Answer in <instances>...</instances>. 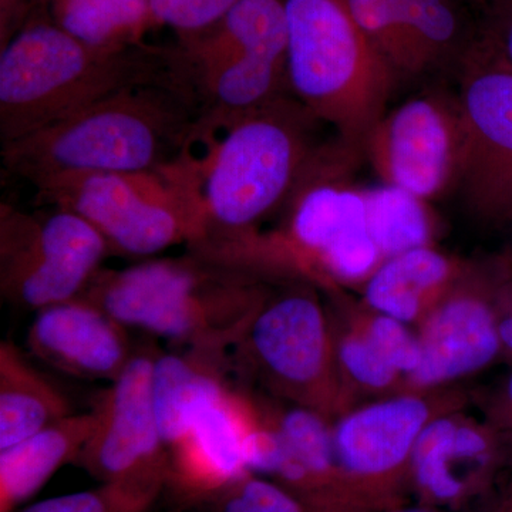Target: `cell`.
I'll return each mask as SVG.
<instances>
[{"instance_id":"obj_17","label":"cell","mask_w":512,"mask_h":512,"mask_svg":"<svg viewBox=\"0 0 512 512\" xmlns=\"http://www.w3.org/2000/svg\"><path fill=\"white\" fill-rule=\"evenodd\" d=\"M396 80L460 62L473 45L460 0H345Z\"/></svg>"},{"instance_id":"obj_20","label":"cell","mask_w":512,"mask_h":512,"mask_svg":"<svg viewBox=\"0 0 512 512\" xmlns=\"http://www.w3.org/2000/svg\"><path fill=\"white\" fill-rule=\"evenodd\" d=\"M470 262L440 251L434 245L390 256L363 282L362 303L417 328L453 291L470 269Z\"/></svg>"},{"instance_id":"obj_12","label":"cell","mask_w":512,"mask_h":512,"mask_svg":"<svg viewBox=\"0 0 512 512\" xmlns=\"http://www.w3.org/2000/svg\"><path fill=\"white\" fill-rule=\"evenodd\" d=\"M259 417L255 393L225 379L198 394L161 429L168 456L165 490L175 505L195 510L251 473L248 448Z\"/></svg>"},{"instance_id":"obj_27","label":"cell","mask_w":512,"mask_h":512,"mask_svg":"<svg viewBox=\"0 0 512 512\" xmlns=\"http://www.w3.org/2000/svg\"><path fill=\"white\" fill-rule=\"evenodd\" d=\"M356 316L376 348L403 376L407 387V382L416 372L421 360L417 330H413V326L407 325L402 320L370 311L363 303L360 305L356 303Z\"/></svg>"},{"instance_id":"obj_32","label":"cell","mask_w":512,"mask_h":512,"mask_svg":"<svg viewBox=\"0 0 512 512\" xmlns=\"http://www.w3.org/2000/svg\"><path fill=\"white\" fill-rule=\"evenodd\" d=\"M485 419L512 440V372L485 403Z\"/></svg>"},{"instance_id":"obj_19","label":"cell","mask_w":512,"mask_h":512,"mask_svg":"<svg viewBox=\"0 0 512 512\" xmlns=\"http://www.w3.org/2000/svg\"><path fill=\"white\" fill-rule=\"evenodd\" d=\"M266 400L276 433L266 477L284 485L309 512H366L340 470L332 421L306 407Z\"/></svg>"},{"instance_id":"obj_30","label":"cell","mask_w":512,"mask_h":512,"mask_svg":"<svg viewBox=\"0 0 512 512\" xmlns=\"http://www.w3.org/2000/svg\"><path fill=\"white\" fill-rule=\"evenodd\" d=\"M478 39L491 56L512 70V0H494L490 26Z\"/></svg>"},{"instance_id":"obj_9","label":"cell","mask_w":512,"mask_h":512,"mask_svg":"<svg viewBox=\"0 0 512 512\" xmlns=\"http://www.w3.org/2000/svg\"><path fill=\"white\" fill-rule=\"evenodd\" d=\"M468 400L457 386L406 390L357 404L332 421L340 470L363 510L406 503L420 434L440 414L467 407Z\"/></svg>"},{"instance_id":"obj_18","label":"cell","mask_w":512,"mask_h":512,"mask_svg":"<svg viewBox=\"0 0 512 512\" xmlns=\"http://www.w3.org/2000/svg\"><path fill=\"white\" fill-rule=\"evenodd\" d=\"M128 328L79 296L36 312L26 336L30 355L83 380L113 382L134 355Z\"/></svg>"},{"instance_id":"obj_5","label":"cell","mask_w":512,"mask_h":512,"mask_svg":"<svg viewBox=\"0 0 512 512\" xmlns=\"http://www.w3.org/2000/svg\"><path fill=\"white\" fill-rule=\"evenodd\" d=\"M289 90L360 157L396 77L345 0H285Z\"/></svg>"},{"instance_id":"obj_33","label":"cell","mask_w":512,"mask_h":512,"mask_svg":"<svg viewBox=\"0 0 512 512\" xmlns=\"http://www.w3.org/2000/svg\"><path fill=\"white\" fill-rule=\"evenodd\" d=\"M47 2L52 3L53 0H0L2 45L28 22L30 9Z\"/></svg>"},{"instance_id":"obj_6","label":"cell","mask_w":512,"mask_h":512,"mask_svg":"<svg viewBox=\"0 0 512 512\" xmlns=\"http://www.w3.org/2000/svg\"><path fill=\"white\" fill-rule=\"evenodd\" d=\"M302 276L274 286L229 349L232 376L333 421L357 406L336 360L328 303Z\"/></svg>"},{"instance_id":"obj_35","label":"cell","mask_w":512,"mask_h":512,"mask_svg":"<svg viewBox=\"0 0 512 512\" xmlns=\"http://www.w3.org/2000/svg\"><path fill=\"white\" fill-rule=\"evenodd\" d=\"M491 512H512V481L508 484L507 490L501 495L500 500Z\"/></svg>"},{"instance_id":"obj_13","label":"cell","mask_w":512,"mask_h":512,"mask_svg":"<svg viewBox=\"0 0 512 512\" xmlns=\"http://www.w3.org/2000/svg\"><path fill=\"white\" fill-rule=\"evenodd\" d=\"M461 67L464 153L457 187L477 220L512 222V70L478 37Z\"/></svg>"},{"instance_id":"obj_24","label":"cell","mask_w":512,"mask_h":512,"mask_svg":"<svg viewBox=\"0 0 512 512\" xmlns=\"http://www.w3.org/2000/svg\"><path fill=\"white\" fill-rule=\"evenodd\" d=\"M52 19L87 45L123 49L141 45L157 28L150 0H53Z\"/></svg>"},{"instance_id":"obj_28","label":"cell","mask_w":512,"mask_h":512,"mask_svg":"<svg viewBox=\"0 0 512 512\" xmlns=\"http://www.w3.org/2000/svg\"><path fill=\"white\" fill-rule=\"evenodd\" d=\"M238 0H150L157 26H168L175 36L191 35L214 25Z\"/></svg>"},{"instance_id":"obj_31","label":"cell","mask_w":512,"mask_h":512,"mask_svg":"<svg viewBox=\"0 0 512 512\" xmlns=\"http://www.w3.org/2000/svg\"><path fill=\"white\" fill-rule=\"evenodd\" d=\"M495 312L503 357L512 363V262L507 255L498 258Z\"/></svg>"},{"instance_id":"obj_4","label":"cell","mask_w":512,"mask_h":512,"mask_svg":"<svg viewBox=\"0 0 512 512\" xmlns=\"http://www.w3.org/2000/svg\"><path fill=\"white\" fill-rule=\"evenodd\" d=\"M188 77L175 45L103 49L29 18L0 52V141L13 143L113 96Z\"/></svg>"},{"instance_id":"obj_1","label":"cell","mask_w":512,"mask_h":512,"mask_svg":"<svg viewBox=\"0 0 512 512\" xmlns=\"http://www.w3.org/2000/svg\"><path fill=\"white\" fill-rule=\"evenodd\" d=\"M202 104L188 77L107 97L13 143L8 173L35 185L63 175L160 173L194 153Z\"/></svg>"},{"instance_id":"obj_37","label":"cell","mask_w":512,"mask_h":512,"mask_svg":"<svg viewBox=\"0 0 512 512\" xmlns=\"http://www.w3.org/2000/svg\"><path fill=\"white\" fill-rule=\"evenodd\" d=\"M473 2H481V0H473Z\"/></svg>"},{"instance_id":"obj_2","label":"cell","mask_w":512,"mask_h":512,"mask_svg":"<svg viewBox=\"0 0 512 512\" xmlns=\"http://www.w3.org/2000/svg\"><path fill=\"white\" fill-rule=\"evenodd\" d=\"M211 247L101 269L84 298L128 329L190 346H231L282 281Z\"/></svg>"},{"instance_id":"obj_26","label":"cell","mask_w":512,"mask_h":512,"mask_svg":"<svg viewBox=\"0 0 512 512\" xmlns=\"http://www.w3.org/2000/svg\"><path fill=\"white\" fill-rule=\"evenodd\" d=\"M197 512H309L272 478L247 473L195 508Z\"/></svg>"},{"instance_id":"obj_36","label":"cell","mask_w":512,"mask_h":512,"mask_svg":"<svg viewBox=\"0 0 512 512\" xmlns=\"http://www.w3.org/2000/svg\"><path fill=\"white\" fill-rule=\"evenodd\" d=\"M507 256H508V258H510V261L512 262V249L510 252H508Z\"/></svg>"},{"instance_id":"obj_34","label":"cell","mask_w":512,"mask_h":512,"mask_svg":"<svg viewBox=\"0 0 512 512\" xmlns=\"http://www.w3.org/2000/svg\"><path fill=\"white\" fill-rule=\"evenodd\" d=\"M376 512H456L443 510V508L433 507V505L417 503V501H406V503L394 505Z\"/></svg>"},{"instance_id":"obj_3","label":"cell","mask_w":512,"mask_h":512,"mask_svg":"<svg viewBox=\"0 0 512 512\" xmlns=\"http://www.w3.org/2000/svg\"><path fill=\"white\" fill-rule=\"evenodd\" d=\"M322 121L292 94L207 126L195 154L198 194L208 222V247L232 249L284 210L325 141Z\"/></svg>"},{"instance_id":"obj_23","label":"cell","mask_w":512,"mask_h":512,"mask_svg":"<svg viewBox=\"0 0 512 512\" xmlns=\"http://www.w3.org/2000/svg\"><path fill=\"white\" fill-rule=\"evenodd\" d=\"M328 298L336 360L343 382L359 397L390 396L406 392L403 376L376 348L356 316V302L348 298L345 289L323 293Z\"/></svg>"},{"instance_id":"obj_22","label":"cell","mask_w":512,"mask_h":512,"mask_svg":"<svg viewBox=\"0 0 512 512\" xmlns=\"http://www.w3.org/2000/svg\"><path fill=\"white\" fill-rule=\"evenodd\" d=\"M72 404L29 356L10 340L0 343V450L73 414Z\"/></svg>"},{"instance_id":"obj_21","label":"cell","mask_w":512,"mask_h":512,"mask_svg":"<svg viewBox=\"0 0 512 512\" xmlns=\"http://www.w3.org/2000/svg\"><path fill=\"white\" fill-rule=\"evenodd\" d=\"M94 426L93 410L73 413L15 446L0 450V512H15L57 470L76 463Z\"/></svg>"},{"instance_id":"obj_29","label":"cell","mask_w":512,"mask_h":512,"mask_svg":"<svg viewBox=\"0 0 512 512\" xmlns=\"http://www.w3.org/2000/svg\"><path fill=\"white\" fill-rule=\"evenodd\" d=\"M133 498L110 485L100 484L94 490L79 491L47 498L22 512H148Z\"/></svg>"},{"instance_id":"obj_10","label":"cell","mask_w":512,"mask_h":512,"mask_svg":"<svg viewBox=\"0 0 512 512\" xmlns=\"http://www.w3.org/2000/svg\"><path fill=\"white\" fill-rule=\"evenodd\" d=\"M43 207L29 212L0 204V292L26 311L79 298L111 255L99 231L79 214Z\"/></svg>"},{"instance_id":"obj_15","label":"cell","mask_w":512,"mask_h":512,"mask_svg":"<svg viewBox=\"0 0 512 512\" xmlns=\"http://www.w3.org/2000/svg\"><path fill=\"white\" fill-rule=\"evenodd\" d=\"M512 461V440L490 420L463 409L427 424L414 447L409 495L443 510L474 512Z\"/></svg>"},{"instance_id":"obj_7","label":"cell","mask_w":512,"mask_h":512,"mask_svg":"<svg viewBox=\"0 0 512 512\" xmlns=\"http://www.w3.org/2000/svg\"><path fill=\"white\" fill-rule=\"evenodd\" d=\"M40 205L76 212L99 231L110 254L143 258L208 241L194 157L143 174H73L35 185Z\"/></svg>"},{"instance_id":"obj_8","label":"cell","mask_w":512,"mask_h":512,"mask_svg":"<svg viewBox=\"0 0 512 512\" xmlns=\"http://www.w3.org/2000/svg\"><path fill=\"white\" fill-rule=\"evenodd\" d=\"M174 45L208 126L291 94L285 0H238L214 25L177 36Z\"/></svg>"},{"instance_id":"obj_14","label":"cell","mask_w":512,"mask_h":512,"mask_svg":"<svg viewBox=\"0 0 512 512\" xmlns=\"http://www.w3.org/2000/svg\"><path fill=\"white\" fill-rule=\"evenodd\" d=\"M464 153L458 94L423 93L386 111L365 153L383 184L431 201L456 185Z\"/></svg>"},{"instance_id":"obj_16","label":"cell","mask_w":512,"mask_h":512,"mask_svg":"<svg viewBox=\"0 0 512 512\" xmlns=\"http://www.w3.org/2000/svg\"><path fill=\"white\" fill-rule=\"evenodd\" d=\"M498 259L471 264L467 274L417 326L421 360L409 390L456 386L503 357L495 285Z\"/></svg>"},{"instance_id":"obj_11","label":"cell","mask_w":512,"mask_h":512,"mask_svg":"<svg viewBox=\"0 0 512 512\" xmlns=\"http://www.w3.org/2000/svg\"><path fill=\"white\" fill-rule=\"evenodd\" d=\"M156 353L137 352L126 369L96 397V426L76 463L150 510L165 490L167 447L153 399Z\"/></svg>"},{"instance_id":"obj_25","label":"cell","mask_w":512,"mask_h":512,"mask_svg":"<svg viewBox=\"0 0 512 512\" xmlns=\"http://www.w3.org/2000/svg\"><path fill=\"white\" fill-rule=\"evenodd\" d=\"M367 225L384 259L433 245L434 220L427 201L383 184L365 187Z\"/></svg>"}]
</instances>
